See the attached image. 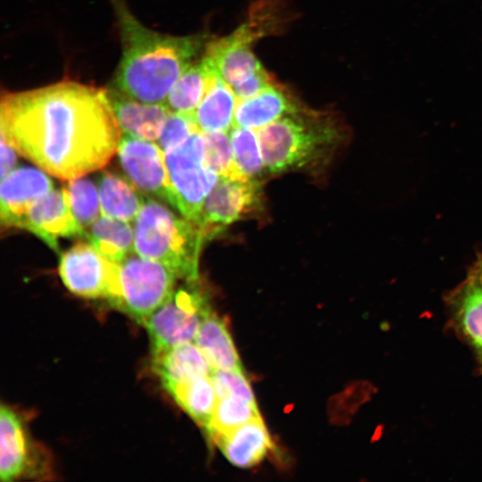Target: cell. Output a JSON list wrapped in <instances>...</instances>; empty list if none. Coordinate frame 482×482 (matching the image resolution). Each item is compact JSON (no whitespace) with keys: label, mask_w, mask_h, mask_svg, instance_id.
Wrapping results in <instances>:
<instances>
[{"label":"cell","mask_w":482,"mask_h":482,"mask_svg":"<svg viewBox=\"0 0 482 482\" xmlns=\"http://www.w3.org/2000/svg\"><path fill=\"white\" fill-rule=\"evenodd\" d=\"M469 274L474 276L482 282V254H478L477 260L471 265Z\"/></svg>","instance_id":"cell-33"},{"label":"cell","mask_w":482,"mask_h":482,"mask_svg":"<svg viewBox=\"0 0 482 482\" xmlns=\"http://www.w3.org/2000/svg\"><path fill=\"white\" fill-rule=\"evenodd\" d=\"M204 155V137L200 130L164 153L171 205L195 224L198 223L204 201L220 178L205 165Z\"/></svg>","instance_id":"cell-6"},{"label":"cell","mask_w":482,"mask_h":482,"mask_svg":"<svg viewBox=\"0 0 482 482\" xmlns=\"http://www.w3.org/2000/svg\"><path fill=\"white\" fill-rule=\"evenodd\" d=\"M119 263L101 254L89 242H79L62 253L59 274L67 289L87 299L109 300L118 278Z\"/></svg>","instance_id":"cell-8"},{"label":"cell","mask_w":482,"mask_h":482,"mask_svg":"<svg viewBox=\"0 0 482 482\" xmlns=\"http://www.w3.org/2000/svg\"><path fill=\"white\" fill-rule=\"evenodd\" d=\"M253 42L238 28L210 42L202 59L216 77L232 87L263 68L251 50Z\"/></svg>","instance_id":"cell-13"},{"label":"cell","mask_w":482,"mask_h":482,"mask_svg":"<svg viewBox=\"0 0 482 482\" xmlns=\"http://www.w3.org/2000/svg\"><path fill=\"white\" fill-rule=\"evenodd\" d=\"M134 251L159 262L187 282L198 280V260L204 243L199 227L179 218L154 198L145 197L134 227Z\"/></svg>","instance_id":"cell-3"},{"label":"cell","mask_w":482,"mask_h":482,"mask_svg":"<svg viewBox=\"0 0 482 482\" xmlns=\"http://www.w3.org/2000/svg\"><path fill=\"white\" fill-rule=\"evenodd\" d=\"M197 130L193 114L170 112L157 138V145L163 154L167 153L180 145Z\"/></svg>","instance_id":"cell-29"},{"label":"cell","mask_w":482,"mask_h":482,"mask_svg":"<svg viewBox=\"0 0 482 482\" xmlns=\"http://www.w3.org/2000/svg\"><path fill=\"white\" fill-rule=\"evenodd\" d=\"M119 263L114 292L108 300L116 310L143 322L176 289L177 275L164 264L131 253Z\"/></svg>","instance_id":"cell-5"},{"label":"cell","mask_w":482,"mask_h":482,"mask_svg":"<svg viewBox=\"0 0 482 482\" xmlns=\"http://www.w3.org/2000/svg\"><path fill=\"white\" fill-rule=\"evenodd\" d=\"M18 228L33 233L55 252L59 250L60 237L85 236V230L71 211L63 189H53L35 202Z\"/></svg>","instance_id":"cell-11"},{"label":"cell","mask_w":482,"mask_h":482,"mask_svg":"<svg viewBox=\"0 0 482 482\" xmlns=\"http://www.w3.org/2000/svg\"><path fill=\"white\" fill-rule=\"evenodd\" d=\"M32 442L21 416L8 406L0 410V477L13 481L30 473Z\"/></svg>","instance_id":"cell-14"},{"label":"cell","mask_w":482,"mask_h":482,"mask_svg":"<svg viewBox=\"0 0 482 482\" xmlns=\"http://www.w3.org/2000/svg\"><path fill=\"white\" fill-rule=\"evenodd\" d=\"M53 182L42 170L21 167L1 181L2 229L18 228L31 205L53 190Z\"/></svg>","instance_id":"cell-12"},{"label":"cell","mask_w":482,"mask_h":482,"mask_svg":"<svg viewBox=\"0 0 482 482\" xmlns=\"http://www.w3.org/2000/svg\"><path fill=\"white\" fill-rule=\"evenodd\" d=\"M63 191L76 221L86 231L101 212L99 194L94 182L81 176L68 180Z\"/></svg>","instance_id":"cell-26"},{"label":"cell","mask_w":482,"mask_h":482,"mask_svg":"<svg viewBox=\"0 0 482 482\" xmlns=\"http://www.w3.org/2000/svg\"><path fill=\"white\" fill-rule=\"evenodd\" d=\"M300 109L286 89L274 83L250 98L237 100L233 124L260 129Z\"/></svg>","instance_id":"cell-16"},{"label":"cell","mask_w":482,"mask_h":482,"mask_svg":"<svg viewBox=\"0 0 482 482\" xmlns=\"http://www.w3.org/2000/svg\"><path fill=\"white\" fill-rule=\"evenodd\" d=\"M216 78L203 59L193 62L170 91L165 104L170 112L193 114Z\"/></svg>","instance_id":"cell-23"},{"label":"cell","mask_w":482,"mask_h":482,"mask_svg":"<svg viewBox=\"0 0 482 482\" xmlns=\"http://www.w3.org/2000/svg\"><path fill=\"white\" fill-rule=\"evenodd\" d=\"M121 58L112 87L145 103L165 104L182 73L204 46L201 35L175 37L144 26L122 0H113Z\"/></svg>","instance_id":"cell-2"},{"label":"cell","mask_w":482,"mask_h":482,"mask_svg":"<svg viewBox=\"0 0 482 482\" xmlns=\"http://www.w3.org/2000/svg\"><path fill=\"white\" fill-rule=\"evenodd\" d=\"M0 117L1 137L63 180L104 166L121 137L107 89L75 81L6 93Z\"/></svg>","instance_id":"cell-1"},{"label":"cell","mask_w":482,"mask_h":482,"mask_svg":"<svg viewBox=\"0 0 482 482\" xmlns=\"http://www.w3.org/2000/svg\"><path fill=\"white\" fill-rule=\"evenodd\" d=\"M166 391L197 424L204 429L208 427L218 403L211 376L172 386Z\"/></svg>","instance_id":"cell-24"},{"label":"cell","mask_w":482,"mask_h":482,"mask_svg":"<svg viewBox=\"0 0 482 482\" xmlns=\"http://www.w3.org/2000/svg\"><path fill=\"white\" fill-rule=\"evenodd\" d=\"M214 443L226 459L238 468L256 465L273 446L262 418L238 427Z\"/></svg>","instance_id":"cell-18"},{"label":"cell","mask_w":482,"mask_h":482,"mask_svg":"<svg viewBox=\"0 0 482 482\" xmlns=\"http://www.w3.org/2000/svg\"><path fill=\"white\" fill-rule=\"evenodd\" d=\"M272 77L263 68L230 87L237 100L250 98L274 84Z\"/></svg>","instance_id":"cell-31"},{"label":"cell","mask_w":482,"mask_h":482,"mask_svg":"<svg viewBox=\"0 0 482 482\" xmlns=\"http://www.w3.org/2000/svg\"><path fill=\"white\" fill-rule=\"evenodd\" d=\"M194 343L214 370H243L226 323L213 312L201 323Z\"/></svg>","instance_id":"cell-19"},{"label":"cell","mask_w":482,"mask_h":482,"mask_svg":"<svg viewBox=\"0 0 482 482\" xmlns=\"http://www.w3.org/2000/svg\"><path fill=\"white\" fill-rule=\"evenodd\" d=\"M203 134L205 144V165L220 177L237 173L230 137H229L228 133L226 131H216L203 132Z\"/></svg>","instance_id":"cell-28"},{"label":"cell","mask_w":482,"mask_h":482,"mask_svg":"<svg viewBox=\"0 0 482 482\" xmlns=\"http://www.w3.org/2000/svg\"><path fill=\"white\" fill-rule=\"evenodd\" d=\"M108 97L120 130L124 135L143 140H157L170 109L165 104L145 103L114 87Z\"/></svg>","instance_id":"cell-15"},{"label":"cell","mask_w":482,"mask_h":482,"mask_svg":"<svg viewBox=\"0 0 482 482\" xmlns=\"http://www.w3.org/2000/svg\"><path fill=\"white\" fill-rule=\"evenodd\" d=\"M98 194L101 213L126 222L135 220L145 199L131 182L111 171L101 174Z\"/></svg>","instance_id":"cell-20"},{"label":"cell","mask_w":482,"mask_h":482,"mask_svg":"<svg viewBox=\"0 0 482 482\" xmlns=\"http://www.w3.org/2000/svg\"><path fill=\"white\" fill-rule=\"evenodd\" d=\"M260 197L257 179L239 173L220 177L204 201L196 224L204 242L254 210L260 204Z\"/></svg>","instance_id":"cell-9"},{"label":"cell","mask_w":482,"mask_h":482,"mask_svg":"<svg viewBox=\"0 0 482 482\" xmlns=\"http://www.w3.org/2000/svg\"><path fill=\"white\" fill-rule=\"evenodd\" d=\"M265 168L272 173L314 165L342 139L328 117L300 109L258 131Z\"/></svg>","instance_id":"cell-4"},{"label":"cell","mask_w":482,"mask_h":482,"mask_svg":"<svg viewBox=\"0 0 482 482\" xmlns=\"http://www.w3.org/2000/svg\"><path fill=\"white\" fill-rule=\"evenodd\" d=\"M153 357V370L165 390L197 378L211 376L213 368L193 343L170 348Z\"/></svg>","instance_id":"cell-17"},{"label":"cell","mask_w":482,"mask_h":482,"mask_svg":"<svg viewBox=\"0 0 482 482\" xmlns=\"http://www.w3.org/2000/svg\"><path fill=\"white\" fill-rule=\"evenodd\" d=\"M88 242L107 259L120 262L134 251V231L129 222L98 217L85 231Z\"/></svg>","instance_id":"cell-22"},{"label":"cell","mask_w":482,"mask_h":482,"mask_svg":"<svg viewBox=\"0 0 482 482\" xmlns=\"http://www.w3.org/2000/svg\"><path fill=\"white\" fill-rule=\"evenodd\" d=\"M237 99L231 87L216 78L193 113L198 129L227 132L234 122Z\"/></svg>","instance_id":"cell-21"},{"label":"cell","mask_w":482,"mask_h":482,"mask_svg":"<svg viewBox=\"0 0 482 482\" xmlns=\"http://www.w3.org/2000/svg\"><path fill=\"white\" fill-rule=\"evenodd\" d=\"M258 418H262L256 403L237 396H228L218 400L210 424L205 428L215 442L238 427Z\"/></svg>","instance_id":"cell-25"},{"label":"cell","mask_w":482,"mask_h":482,"mask_svg":"<svg viewBox=\"0 0 482 482\" xmlns=\"http://www.w3.org/2000/svg\"><path fill=\"white\" fill-rule=\"evenodd\" d=\"M16 150L1 137V179L11 173L16 166Z\"/></svg>","instance_id":"cell-32"},{"label":"cell","mask_w":482,"mask_h":482,"mask_svg":"<svg viewBox=\"0 0 482 482\" xmlns=\"http://www.w3.org/2000/svg\"><path fill=\"white\" fill-rule=\"evenodd\" d=\"M211 378L219 399L237 396L256 403L253 390L243 370H213Z\"/></svg>","instance_id":"cell-30"},{"label":"cell","mask_w":482,"mask_h":482,"mask_svg":"<svg viewBox=\"0 0 482 482\" xmlns=\"http://www.w3.org/2000/svg\"><path fill=\"white\" fill-rule=\"evenodd\" d=\"M230 142L237 171L256 179L265 167L257 133L253 129L234 127Z\"/></svg>","instance_id":"cell-27"},{"label":"cell","mask_w":482,"mask_h":482,"mask_svg":"<svg viewBox=\"0 0 482 482\" xmlns=\"http://www.w3.org/2000/svg\"><path fill=\"white\" fill-rule=\"evenodd\" d=\"M197 282L186 281L143 322L149 336L152 356L193 342L201 323L212 312L208 296Z\"/></svg>","instance_id":"cell-7"},{"label":"cell","mask_w":482,"mask_h":482,"mask_svg":"<svg viewBox=\"0 0 482 482\" xmlns=\"http://www.w3.org/2000/svg\"><path fill=\"white\" fill-rule=\"evenodd\" d=\"M117 153L128 179L137 189L171 204L164 154L158 145L123 135Z\"/></svg>","instance_id":"cell-10"}]
</instances>
